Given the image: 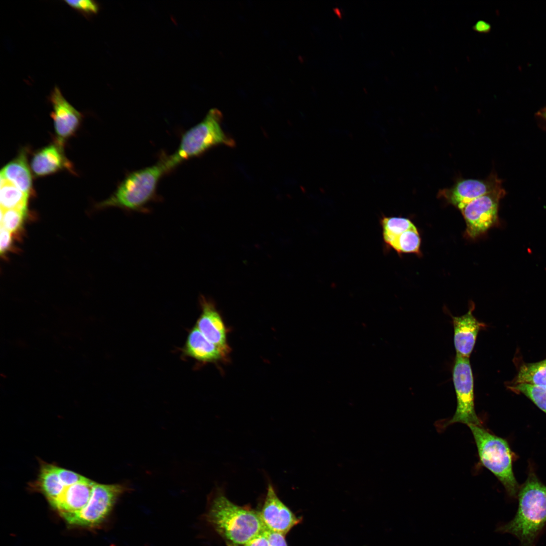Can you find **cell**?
I'll return each instance as SVG.
<instances>
[{"label":"cell","instance_id":"6da1fadb","mask_svg":"<svg viewBox=\"0 0 546 546\" xmlns=\"http://www.w3.org/2000/svg\"><path fill=\"white\" fill-rule=\"evenodd\" d=\"M517 494L519 504L516 515L496 530L513 535L519 540L521 546H534L546 524V485L530 473Z\"/></svg>","mask_w":546,"mask_h":546},{"label":"cell","instance_id":"7a4b0ae2","mask_svg":"<svg viewBox=\"0 0 546 546\" xmlns=\"http://www.w3.org/2000/svg\"><path fill=\"white\" fill-rule=\"evenodd\" d=\"M207 519L230 546H243L266 528L259 512L237 505L222 494L212 500Z\"/></svg>","mask_w":546,"mask_h":546},{"label":"cell","instance_id":"3957f363","mask_svg":"<svg viewBox=\"0 0 546 546\" xmlns=\"http://www.w3.org/2000/svg\"><path fill=\"white\" fill-rule=\"evenodd\" d=\"M168 172L163 158L154 165L132 171L100 206L116 207L128 212H149L147 205L155 198L160 179Z\"/></svg>","mask_w":546,"mask_h":546},{"label":"cell","instance_id":"277c9868","mask_svg":"<svg viewBox=\"0 0 546 546\" xmlns=\"http://www.w3.org/2000/svg\"><path fill=\"white\" fill-rule=\"evenodd\" d=\"M222 115L217 109H211L199 123L182 136L177 150L165 157L171 170L182 162L199 156L210 149L220 145L235 146L234 139L222 127Z\"/></svg>","mask_w":546,"mask_h":546},{"label":"cell","instance_id":"5b68a950","mask_svg":"<svg viewBox=\"0 0 546 546\" xmlns=\"http://www.w3.org/2000/svg\"><path fill=\"white\" fill-rule=\"evenodd\" d=\"M481 465L501 482L512 497L518 494L519 486L514 476L512 453L508 442L493 434L482 426L470 425Z\"/></svg>","mask_w":546,"mask_h":546},{"label":"cell","instance_id":"8992f818","mask_svg":"<svg viewBox=\"0 0 546 546\" xmlns=\"http://www.w3.org/2000/svg\"><path fill=\"white\" fill-rule=\"evenodd\" d=\"M130 489L126 483L105 484L96 482L92 496L81 511L61 516L69 524L94 527L109 516L118 499Z\"/></svg>","mask_w":546,"mask_h":546},{"label":"cell","instance_id":"52a82bcc","mask_svg":"<svg viewBox=\"0 0 546 546\" xmlns=\"http://www.w3.org/2000/svg\"><path fill=\"white\" fill-rule=\"evenodd\" d=\"M452 380L457 397V408L453 417L443 424V427L456 423L481 426L475 410L474 378L469 358L456 355Z\"/></svg>","mask_w":546,"mask_h":546},{"label":"cell","instance_id":"ba28073f","mask_svg":"<svg viewBox=\"0 0 546 546\" xmlns=\"http://www.w3.org/2000/svg\"><path fill=\"white\" fill-rule=\"evenodd\" d=\"M505 194L502 187L472 200L460 210L465 220L467 236L478 237L497 222L499 202Z\"/></svg>","mask_w":546,"mask_h":546},{"label":"cell","instance_id":"9c48e42d","mask_svg":"<svg viewBox=\"0 0 546 546\" xmlns=\"http://www.w3.org/2000/svg\"><path fill=\"white\" fill-rule=\"evenodd\" d=\"M502 181L491 173L482 179H463L439 191L437 197L460 210L472 200L502 187Z\"/></svg>","mask_w":546,"mask_h":546},{"label":"cell","instance_id":"30bf717a","mask_svg":"<svg viewBox=\"0 0 546 546\" xmlns=\"http://www.w3.org/2000/svg\"><path fill=\"white\" fill-rule=\"evenodd\" d=\"M49 101L52 107L53 119L57 141L64 144L78 128L83 115L65 99L60 88L56 85L50 92Z\"/></svg>","mask_w":546,"mask_h":546},{"label":"cell","instance_id":"8fae6325","mask_svg":"<svg viewBox=\"0 0 546 546\" xmlns=\"http://www.w3.org/2000/svg\"><path fill=\"white\" fill-rule=\"evenodd\" d=\"M201 309L196 327L211 342L228 356L231 351L227 340V329L214 302L204 295L199 298Z\"/></svg>","mask_w":546,"mask_h":546},{"label":"cell","instance_id":"7c38bea8","mask_svg":"<svg viewBox=\"0 0 546 546\" xmlns=\"http://www.w3.org/2000/svg\"><path fill=\"white\" fill-rule=\"evenodd\" d=\"M266 528L285 535L300 520L280 500L272 486L268 485L262 510L259 512Z\"/></svg>","mask_w":546,"mask_h":546},{"label":"cell","instance_id":"4fadbf2b","mask_svg":"<svg viewBox=\"0 0 546 546\" xmlns=\"http://www.w3.org/2000/svg\"><path fill=\"white\" fill-rule=\"evenodd\" d=\"M474 308V303L472 302L466 314L459 316H451L457 355L468 358L474 349L479 332L485 326L484 323L478 321L473 314Z\"/></svg>","mask_w":546,"mask_h":546},{"label":"cell","instance_id":"5bb4252c","mask_svg":"<svg viewBox=\"0 0 546 546\" xmlns=\"http://www.w3.org/2000/svg\"><path fill=\"white\" fill-rule=\"evenodd\" d=\"M63 146L56 141L33 155L31 167L35 175L45 176L65 169L72 170V165L65 155Z\"/></svg>","mask_w":546,"mask_h":546},{"label":"cell","instance_id":"9a60e30c","mask_svg":"<svg viewBox=\"0 0 546 546\" xmlns=\"http://www.w3.org/2000/svg\"><path fill=\"white\" fill-rule=\"evenodd\" d=\"M96 482L88 479L66 486L60 497L51 506L61 516L78 512L88 504Z\"/></svg>","mask_w":546,"mask_h":546},{"label":"cell","instance_id":"2e32d148","mask_svg":"<svg viewBox=\"0 0 546 546\" xmlns=\"http://www.w3.org/2000/svg\"><path fill=\"white\" fill-rule=\"evenodd\" d=\"M184 353L202 362H216L226 360L227 356L209 341L195 326L190 331L184 348Z\"/></svg>","mask_w":546,"mask_h":546},{"label":"cell","instance_id":"e0dca14e","mask_svg":"<svg viewBox=\"0 0 546 546\" xmlns=\"http://www.w3.org/2000/svg\"><path fill=\"white\" fill-rule=\"evenodd\" d=\"M57 465L40 462L37 479L30 485L43 494L52 506L60 497L65 488L57 470Z\"/></svg>","mask_w":546,"mask_h":546},{"label":"cell","instance_id":"ac0fdd59","mask_svg":"<svg viewBox=\"0 0 546 546\" xmlns=\"http://www.w3.org/2000/svg\"><path fill=\"white\" fill-rule=\"evenodd\" d=\"M1 176L28 195L32 191V176L24 151L2 169Z\"/></svg>","mask_w":546,"mask_h":546},{"label":"cell","instance_id":"d6986e66","mask_svg":"<svg viewBox=\"0 0 546 546\" xmlns=\"http://www.w3.org/2000/svg\"><path fill=\"white\" fill-rule=\"evenodd\" d=\"M29 195L1 176V208L27 210Z\"/></svg>","mask_w":546,"mask_h":546},{"label":"cell","instance_id":"ffe728a7","mask_svg":"<svg viewBox=\"0 0 546 546\" xmlns=\"http://www.w3.org/2000/svg\"><path fill=\"white\" fill-rule=\"evenodd\" d=\"M527 383L546 388V358L533 363L522 364L514 384Z\"/></svg>","mask_w":546,"mask_h":546},{"label":"cell","instance_id":"44dd1931","mask_svg":"<svg viewBox=\"0 0 546 546\" xmlns=\"http://www.w3.org/2000/svg\"><path fill=\"white\" fill-rule=\"evenodd\" d=\"M381 224L383 239L388 246L404 232L416 227L409 219L401 217L383 216Z\"/></svg>","mask_w":546,"mask_h":546},{"label":"cell","instance_id":"7402d4cb","mask_svg":"<svg viewBox=\"0 0 546 546\" xmlns=\"http://www.w3.org/2000/svg\"><path fill=\"white\" fill-rule=\"evenodd\" d=\"M421 238L416 227L408 230L393 240L388 246L399 253H416L420 255Z\"/></svg>","mask_w":546,"mask_h":546},{"label":"cell","instance_id":"603a6c76","mask_svg":"<svg viewBox=\"0 0 546 546\" xmlns=\"http://www.w3.org/2000/svg\"><path fill=\"white\" fill-rule=\"evenodd\" d=\"M510 388L525 395L546 414V388L527 383H519L513 384Z\"/></svg>","mask_w":546,"mask_h":546},{"label":"cell","instance_id":"cb8c5ba5","mask_svg":"<svg viewBox=\"0 0 546 546\" xmlns=\"http://www.w3.org/2000/svg\"><path fill=\"white\" fill-rule=\"evenodd\" d=\"M27 214V210L1 208V226L12 233L20 231Z\"/></svg>","mask_w":546,"mask_h":546},{"label":"cell","instance_id":"d4e9b609","mask_svg":"<svg viewBox=\"0 0 546 546\" xmlns=\"http://www.w3.org/2000/svg\"><path fill=\"white\" fill-rule=\"evenodd\" d=\"M64 2L86 17L96 15L100 10L99 3L93 0H66Z\"/></svg>","mask_w":546,"mask_h":546},{"label":"cell","instance_id":"484cf974","mask_svg":"<svg viewBox=\"0 0 546 546\" xmlns=\"http://www.w3.org/2000/svg\"><path fill=\"white\" fill-rule=\"evenodd\" d=\"M59 477L65 486L83 481L87 478L72 471L57 466Z\"/></svg>","mask_w":546,"mask_h":546},{"label":"cell","instance_id":"4316f807","mask_svg":"<svg viewBox=\"0 0 546 546\" xmlns=\"http://www.w3.org/2000/svg\"><path fill=\"white\" fill-rule=\"evenodd\" d=\"M263 533L268 540L269 546H288L283 534L266 528Z\"/></svg>","mask_w":546,"mask_h":546},{"label":"cell","instance_id":"83f0119b","mask_svg":"<svg viewBox=\"0 0 546 546\" xmlns=\"http://www.w3.org/2000/svg\"><path fill=\"white\" fill-rule=\"evenodd\" d=\"M12 233L1 226L0 251L2 255L8 251L12 244Z\"/></svg>","mask_w":546,"mask_h":546},{"label":"cell","instance_id":"f1b7e54d","mask_svg":"<svg viewBox=\"0 0 546 546\" xmlns=\"http://www.w3.org/2000/svg\"><path fill=\"white\" fill-rule=\"evenodd\" d=\"M243 546H269L268 540L263 532L256 535Z\"/></svg>","mask_w":546,"mask_h":546},{"label":"cell","instance_id":"f546056e","mask_svg":"<svg viewBox=\"0 0 546 546\" xmlns=\"http://www.w3.org/2000/svg\"><path fill=\"white\" fill-rule=\"evenodd\" d=\"M474 28L479 32H487L490 29V25L483 21H480L475 24Z\"/></svg>","mask_w":546,"mask_h":546},{"label":"cell","instance_id":"4dcf8cb0","mask_svg":"<svg viewBox=\"0 0 546 546\" xmlns=\"http://www.w3.org/2000/svg\"><path fill=\"white\" fill-rule=\"evenodd\" d=\"M536 115L546 121V107L543 108L538 111Z\"/></svg>","mask_w":546,"mask_h":546}]
</instances>
